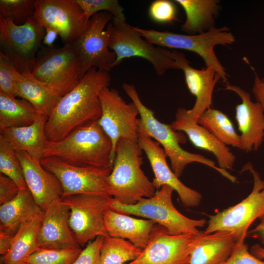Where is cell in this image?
I'll use <instances>...</instances> for the list:
<instances>
[{
  "label": "cell",
  "mask_w": 264,
  "mask_h": 264,
  "mask_svg": "<svg viewBox=\"0 0 264 264\" xmlns=\"http://www.w3.org/2000/svg\"><path fill=\"white\" fill-rule=\"evenodd\" d=\"M109 72L92 68L59 100L48 118L45 132L49 141L66 137L75 130L97 122L102 113L99 94L109 87Z\"/></svg>",
  "instance_id": "obj_1"
},
{
  "label": "cell",
  "mask_w": 264,
  "mask_h": 264,
  "mask_svg": "<svg viewBox=\"0 0 264 264\" xmlns=\"http://www.w3.org/2000/svg\"><path fill=\"white\" fill-rule=\"evenodd\" d=\"M122 88L138 109L140 115L138 133L149 136L161 145L170 161L172 171L177 177L181 176L188 165L197 162L214 169L232 182H236L235 176L226 170L216 166L213 160L201 154L183 149L180 144L185 142L186 138L182 133L174 131L170 124H166L158 121L155 117L154 111L142 103L133 85L124 83Z\"/></svg>",
  "instance_id": "obj_2"
},
{
  "label": "cell",
  "mask_w": 264,
  "mask_h": 264,
  "mask_svg": "<svg viewBox=\"0 0 264 264\" xmlns=\"http://www.w3.org/2000/svg\"><path fill=\"white\" fill-rule=\"evenodd\" d=\"M48 157L101 168H112L114 161L112 142L98 122L82 126L61 140L48 141L43 158Z\"/></svg>",
  "instance_id": "obj_3"
},
{
  "label": "cell",
  "mask_w": 264,
  "mask_h": 264,
  "mask_svg": "<svg viewBox=\"0 0 264 264\" xmlns=\"http://www.w3.org/2000/svg\"><path fill=\"white\" fill-rule=\"evenodd\" d=\"M142 152L138 142L122 138L117 142L108 184L110 196L120 203L135 204L157 191L141 169Z\"/></svg>",
  "instance_id": "obj_4"
},
{
  "label": "cell",
  "mask_w": 264,
  "mask_h": 264,
  "mask_svg": "<svg viewBox=\"0 0 264 264\" xmlns=\"http://www.w3.org/2000/svg\"><path fill=\"white\" fill-rule=\"evenodd\" d=\"M132 28L154 45L186 50L197 54L204 61L206 67L213 69L221 80L227 84L228 75L214 51L216 45H230L235 42L234 35L226 26L214 27L203 33L193 35L145 29L135 26Z\"/></svg>",
  "instance_id": "obj_5"
},
{
  "label": "cell",
  "mask_w": 264,
  "mask_h": 264,
  "mask_svg": "<svg viewBox=\"0 0 264 264\" xmlns=\"http://www.w3.org/2000/svg\"><path fill=\"white\" fill-rule=\"evenodd\" d=\"M174 190L162 186L154 196L143 198L133 204H125L110 198L109 208L119 213L148 219L163 227L171 235L196 234L198 227L206 224L204 219L194 220L180 213L173 205L172 196Z\"/></svg>",
  "instance_id": "obj_6"
},
{
  "label": "cell",
  "mask_w": 264,
  "mask_h": 264,
  "mask_svg": "<svg viewBox=\"0 0 264 264\" xmlns=\"http://www.w3.org/2000/svg\"><path fill=\"white\" fill-rule=\"evenodd\" d=\"M250 172L253 187L249 195L236 205L209 216L205 233L226 231L231 233L237 242L244 240L248 229L257 219L264 218V180L248 162L242 169Z\"/></svg>",
  "instance_id": "obj_7"
},
{
  "label": "cell",
  "mask_w": 264,
  "mask_h": 264,
  "mask_svg": "<svg viewBox=\"0 0 264 264\" xmlns=\"http://www.w3.org/2000/svg\"><path fill=\"white\" fill-rule=\"evenodd\" d=\"M45 32V28L34 17L22 25L0 18V51L21 74L31 73Z\"/></svg>",
  "instance_id": "obj_8"
},
{
  "label": "cell",
  "mask_w": 264,
  "mask_h": 264,
  "mask_svg": "<svg viewBox=\"0 0 264 264\" xmlns=\"http://www.w3.org/2000/svg\"><path fill=\"white\" fill-rule=\"evenodd\" d=\"M38 52L32 75L58 90L63 96L81 79L79 57L73 44L43 46Z\"/></svg>",
  "instance_id": "obj_9"
},
{
  "label": "cell",
  "mask_w": 264,
  "mask_h": 264,
  "mask_svg": "<svg viewBox=\"0 0 264 264\" xmlns=\"http://www.w3.org/2000/svg\"><path fill=\"white\" fill-rule=\"evenodd\" d=\"M106 28L110 33L109 48L116 56L114 66L125 58L140 57L149 61L159 76L168 69H179L175 60L166 53V49L155 46L143 39L125 21L113 19Z\"/></svg>",
  "instance_id": "obj_10"
},
{
  "label": "cell",
  "mask_w": 264,
  "mask_h": 264,
  "mask_svg": "<svg viewBox=\"0 0 264 264\" xmlns=\"http://www.w3.org/2000/svg\"><path fill=\"white\" fill-rule=\"evenodd\" d=\"M111 198L78 194L61 198L69 208V225L81 247L98 236L108 235L104 224V214L109 208Z\"/></svg>",
  "instance_id": "obj_11"
},
{
  "label": "cell",
  "mask_w": 264,
  "mask_h": 264,
  "mask_svg": "<svg viewBox=\"0 0 264 264\" xmlns=\"http://www.w3.org/2000/svg\"><path fill=\"white\" fill-rule=\"evenodd\" d=\"M41 163L59 180L63 190L62 198L78 194L110 197L108 178L112 168L77 166L51 157L42 158Z\"/></svg>",
  "instance_id": "obj_12"
},
{
  "label": "cell",
  "mask_w": 264,
  "mask_h": 264,
  "mask_svg": "<svg viewBox=\"0 0 264 264\" xmlns=\"http://www.w3.org/2000/svg\"><path fill=\"white\" fill-rule=\"evenodd\" d=\"M113 18L108 12L95 14L86 31L73 44L80 60L81 78L92 68L109 72L114 67L116 56L109 48L110 33L106 28Z\"/></svg>",
  "instance_id": "obj_13"
},
{
  "label": "cell",
  "mask_w": 264,
  "mask_h": 264,
  "mask_svg": "<svg viewBox=\"0 0 264 264\" xmlns=\"http://www.w3.org/2000/svg\"><path fill=\"white\" fill-rule=\"evenodd\" d=\"M99 99L102 113L97 122L112 142L114 159L119 139L138 142L139 112L134 104L127 103L116 89L105 88L99 94Z\"/></svg>",
  "instance_id": "obj_14"
},
{
  "label": "cell",
  "mask_w": 264,
  "mask_h": 264,
  "mask_svg": "<svg viewBox=\"0 0 264 264\" xmlns=\"http://www.w3.org/2000/svg\"><path fill=\"white\" fill-rule=\"evenodd\" d=\"M34 17L59 34L64 44H73L86 31L90 20L76 0H36Z\"/></svg>",
  "instance_id": "obj_15"
},
{
  "label": "cell",
  "mask_w": 264,
  "mask_h": 264,
  "mask_svg": "<svg viewBox=\"0 0 264 264\" xmlns=\"http://www.w3.org/2000/svg\"><path fill=\"white\" fill-rule=\"evenodd\" d=\"M197 234L171 235L157 224L141 255L127 264H189Z\"/></svg>",
  "instance_id": "obj_16"
},
{
  "label": "cell",
  "mask_w": 264,
  "mask_h": 264,
  "mask_svg": "<svg viewBox=\"0 0 264 264\" xmlns=\"http://www.w3.org/2000/svg\"><path fill=\"white\" fill-rule=\"evenodd\" d=\"M138 143L150 162L154 176L152 182L157 190L163 185L169 186L177 192L185 206H197L201 201V195L180 181L169 166L167 155L161 145L149 136L140 133Z\"/></svg>",
  "instance_id": "obj_17"
},
{
  "label": "cell",
  "mask_w": 264,
  "mask_h": 264,
  "mask_svg": "<svg viewBox=\"0 0 264 264\" xmlns=\"http://www.w3.org/2000/svg\"><path fill=\"white\" fill-rule=\"evenodd\" d=\"M44 211L38 233V247L82 249L69 225V208L61 198L50 202Z\"/></svg>",
  "instance_id": "obj_18"
},
{
  "label": "cell",
  "mask_w": 264,
  "mask_h": 264,
  "mask_svg": "<svg viewBox=\"0 0 264 264\" xmlns=\"http://www.w3.org/2000/svg\"><path fill=\"white\" fill-rule=\"evenodd\" d=\"M224 89L233 91L241 98L235 108V119L241 133V149L256 151L264 141V110L258 102L252 101L250 93L241 87L226 84Z\"/></svg>",
  "instance_id": "obj_19"
},
{
  "label": "cell",
  "mask_w": 264,
  "mask_h": 264,
  "mask_svg": "<svg viewBox=\"0 0 264 264\" xmlns=\"http://www.w3.org/2000/svg\"><path fill=\"white\" fill-rule=\"evenodd\" d=\"M166 52L183 71L187 86L196 97L194 106L188 110V112L197 123L199 116L211 108L214 89L220 77L212 68L198 69L192 67L185 55L178 51L166 49Z\"/></svg>",
  "instance_id": "obj_20"
},
{
  "label": "cell",
  "mask_w": 264,
  "mask_h": 264,
  "mask_svg": "<svg viewBox=\"0 0 264 264\" xmlns=\"http://www.w3.org/2000/svg\"><path fill=\"white\" fill-rule=\"evenodd\" d=\"M176 132H184L196 147L212 153L217 159L219 167L231 170L236 157L230 149L206 129L194 121L188 110L177 109L175 120L170 124Z\"/></svg>",
  "instance_id": "obj_21"
},
{
  "label": "cell",
  "mask_w": 264,
  "mask_h": 264,
  "mask_svg": "<svg viewBox=\"0 0 264 264\" xmlns=\"http://www.w3.org/2000/svg\"><path fill=\"white\" fill-rule=\"evenodd\" d=\"M22 164L27 187L35 201L44 211L54 200L62 197V187L58 178L41 164V160L27 153L16 152Z\"/></svg>",
  "instance_id": "obj_22"
},
{
  "label": "cell",
  "mask_w": 264,
  "mask_h": 264,
  "mask_svg": "<svg viewBox=\"0 0 264 264\" xmlns=\"http://www.w3.org/2000/svg\"><path fill=\"white\" fill-rule=\"evenodd\" d=\"M237 240L230 233L217 231L196 235L189 264H224L231 255Z\"/></svg>",
  "instance_id": "obj_23"
},
{
  "label": "cell",
  "mask_w": 264,
  "mask_h": 264,
  "mask_svg": "<svg viewBox=\"0 0 264 264\" xmlns=\"http://www.w3.org/2000/svg\"><path fill=\"white\" fill-rule=\"evenodd\" d=\"M104 224L109 236L128 239L143 249L157 223L150 220L132 218L109 208L105 212Z\"/></svg>",
  "instance_id": "obj_24"
},
{
  "label": "cell",
  "mask_w": 264,
  "mask_h": 264,
  "mask_svg": "<svg viewBox=\"0 0 264 264\" xmlns=\"http://www.w3.org/2000/svg\"><path fill=\"white\" fill-rule=\"evenodd\" d=\"M47 119L45 115L41 114L32 124L7 128L0 131V134L15 151L25 152L34 159L41 160L48 142L45 132Z\"/></svg>",
  "instance_id": "obj_25"
},
{
  "label": "cell",
  "mask_w": 264,
  "mask_h": 264,
  "mask_svg": "<svg viewBox=\"0 0 264 264\" xmlns=\"http://www.w3.org/2000/svg\"><path fill=\"white\" fill-rule=\"evenodd\" d=\"M16 95L30 103L48 118L63 96L55 88L34 78L31 73L21 74L16 85Z\"/></svg>",
  "instance_id": "obj_26"
},
{
  "label": "cell",
  "mask_w": 264,
  "mask_h": 264,
  "mask_svg": "<svg viewBox=\"0 0 264 264\" xmlns=\"http://www.w3.org/2000/svg\"><path fill=\"white\" fill-rule=\"evenodd\" d=\"M43 211L28 188L20 189L14 199L0 205V232L14 236L23 222Z\"/></svg>",
  "instance_id": "obj_27"
},
{
  "label": "cell",
  "mask_w": 264,
  "mask_h": 264,
  "mask_svg": "<svg viewBox=\"0 0 264 264\" xmlns=\"http://www.w3.org/2000/svg\"><path fill=\"white\" fill-rule=\"evenodd\" d=\"M44 211L28 219L21 225L14 235L10 250L2 256V264H23L40 248L37 236Z\"/></svg>",
  "instance_id": "obj_28"
},
{
  "label": "cell",
  "mask_w": 264,
  "mask_h": 264,
  "mask_svg": "<svg viewBox=\"0 0 264 264\" xmlns=\"http://www.w3.org/2000/svg\"><path fill=\"white\" fill-rule=\"evenodd\" d=\"M184 9L186 20L181 25L182 31L188 34H201L215 25V18L220 6L216 0H175Z\"/></svg>",
  "instance_id": "obj_29"
},
{
  "label": "cell",
  "mask_w": 264,
  "mask_h": 264,
  "mask_svg": "<svg viewBox=\"0 0 264 264\" xmlns=\"http://www.w3.org/2000/svg\"><path fill=\"white\" fill-rule=\"evenodd\" d=\"M41 114L28 101L0 92V132L31 125Z\"/></svg>",
  "instance_id": "obj_30"
},
{
  "label": "cell",
  "mask_w": 264,
  "mask_h": 264,
  "mask_svg": "<svg viewBox=\"0 0 264 264\" xmlns=\"http://www.w3.org/2000/svg\"><path fill=\"white\" fill-rule=\"evenodd\" d=\"M197 123L225 145L241 149L240 135L228 116L221 111L208 109L199 116Z\"/></svg>",
  "instance_id": "obj_31"
},
{
  "label": "cell",
  "mask_w": 264,
  "mask_h": 264,
  "mask_svg": "<svg viewBox=\"0 0 264 264\" xmlns=\"http://www.w3.org/2000/svg\"><path fill=\"white\" fill-rule=\"evenodd\" d=\"M143 249L129 241L109 235L104 236L100 249L101 264H124L136 259Z\"/></svg>",
  "instance_id": "obj_32"
},
{
  "label": "cell",
  "mask_w": 264,
  "mask_h": 264,
  "mask_svg": "<svg viewBox=\"0 0 264 264\" xmlns=\"http://www.w3.org/2000/svg\"><path fill=\"white\" fill-rule=\"evenodd\" d=\"M0 173L12 179L20 189L27 188L22 167L15 151L0 134Z\"/></svg>",
  "instance_id": "obj_33"
},
{
  "label": "cell",
  "mask_w": 264,
  "mask_h": 264,
  "mask_svg": "<svg viewBox=\"0 0 264 264\" xmlns=\"http://www.w3.org/2000/svg\"><path fill=\"white\" fill-rule=\"evenodd\" d=\"M36 0H0V18L11 20L22 25L33 17L36 12Z\"/></svg>",
  "instance_id": "obj_34"
},
{
  "label": "cell",
  "mask_w": 264,
  "mask_h": 264,
  "mask_svg": "<svg viewBox=\"0 0 264 264\" xmlns=\"http://www.w3.org/2000/svg\"><path fill=\"white\" fill-rule=\"evenodd\" d=\"M81 250L39 248L26 260L29 264H72Z\"/></svg>",
  "instance_id": "obj_35"
},
{
  "label": "cell",
  "mask_w": 264,
  "mask_h": 264,
  "mask_svg": "<svg viewBox=\"0 0 264 264\" xmlns=\"http://www.w3.org/2000/svg\"><path fill=\"white\" fill-rule=\"evenodd\" d=\"M76 1L88 20L97 13L108 12L113 16V20L125 21L124 9L117 0H76Z\"/></svg>",
  "instance_id": "obj_36"
},
{
  "label": "cell",
  "mask_w": 264,
  "mask_h": 264,
  "mask_svg": "<svg viewBox=\"0 0 264 264\" xmlns=\"http://www.w3.org/2000/svg\"><path fill=\"white\" fill-rule=\"evenodd\" d=\"M21 74L8 57L0 51V92L17 97L16 85Z\"/></svg>",
  "instance_id": "obj_37"
},
{
  "label": "cell",
  "mask_w": 264,
  "mask_h": 264,
  "mask_svg": "<svg viewBox=\"0 0 264 264\" xmlns=\"http://www.w3.org/2000/svg\"><path fill=\"white\" fill-rule=\"evenodd\" d=\"M177 11L174 2L168 0H156L149 8V15L154 22L172 23L177 20Z\"/></svg>",
  "instance_id": "obj_38"
},
{
  "label": "cell",
  "mask_w": 264,
  "mask_h": 264,
  "mask_svg": "<svg viewBox=\"0 0 264 264\" xmlns=\"http://www.w3.org/2000/svg\"><path fill=\"white\" fill-rule=\"evenodd\" d=\"M103 237L98 236L88 243L72 264H101L100 249Z\"/></svg>",
  "instance_id": "obj_39"
},
{
  "label": "cell",
  "mask_w": 264,
  "mask_h": 264,
  "mask_svg": "<svg viewBox=\"0 0 264 264\" xmlns=\"http://www.w3.org/2000/svg\"><path fill=\"white\" fill-rule=\"evenodd\" d=\"M244 240L237 242L231 255L224 264H264V261L248 251Z\"/></svg>",
  "instance_id": "obj_40"
},
{
  "label": "cell",
  "mask_w": 264,
  "mask_h": 264,
  "mask_svg": "<svg viewBox=\"0 0 264 264\" xmlns=\"http://www.w3.org/2000/svg\"><path fill=\"white\" fill-rule=\"evenodd\" d=\"M20 189L10 178L0 174V204L1 205L14 199Z\"/></svg>",
  "instance_id": "obj_41"
},
{
  "label": "cell",
  "mask_w": 264,
  "mask_h": 264,
  "mask_svg": "<svg viewBox=\"0 0 264 264\" xmlns=\"http://www.w3.org/2000/svg\"><path fill=\"white\" fill-rule=\"evenodd\" d=\"M252 91L256 101L260 103L264 110V77L255 74Z\"/></svg>",
  "instance_id": "obj_42"
},
{
  "label": "cell",
  "mask_w": 264,
  "mask_h": 264,
  "mask_svg": "<svg viewBox=\"0 0 264 264\" xmlns=\"http://www.w3.org/2000/svg\"><path fill=\"white\" fill-rule=\"evenodd\" d=\"M14 236L0 232V254L2 256L10 250Z\"/></svg>",
  "instance_id": "obj_43"
},
{
  "label": "cell",
  "mask_w": 264,
  "mask_h": 264,
  "mask_svg": "<svg viewBox=\"0 0 264 264\" xmlns=\"http://www.w3.org/2000/svg\"><path fill=\"white\" fill-rule=\"evenodd\" d=\"M45 32L43 43L46 47H51L59 36L57 31L51 28H45Z\"/></svg>",
  "instance_id": "obj_44"
},
{
  "label": "cell",
  "mask_w": 264,
  "mask_h": 264,
  "mask_svg": "<svg viewBox=\"0 0 264 264\" xmlns=\"http://www.w3.org/2000/svg\"><path fill=\"white\" fill-rule=\"evenodd\" d=\"M247 234L252 238L258 239L264 245V218L255 228L248 231Z\"/></svg>",
  "instance_id": "obj_45"
},
{
  "label": "cell",
  "mask_w": 264,
  "mask_h": 264,
  "mask_svg": "<svg viewBox=\"0 0 264 264\" xmlns=\"http://www.w3.org/2000/svg\"><path fill=\"white\" fill-rule=\"evenodd\" d=\"M251 253L257 258L264 259V247L259 244L252 246L250 250Z\"/></svg>",
  "instance_id": "obj_46"
},
{
  "label": "cell",
  "mask_w": 264,
  "mask_h": 264,
  "mask_svg": "<svg viewBox=\"0 0 264 264\" xmlns=\"http://www.w3.org/2000/svg\"><path fill=\"white\" fill-rule=\"evenodd\" d=\"M23 264H28V263L25 262V263H24Z\"/></svg>",
  "instance_id": "obj_47"
}]
</instances>
